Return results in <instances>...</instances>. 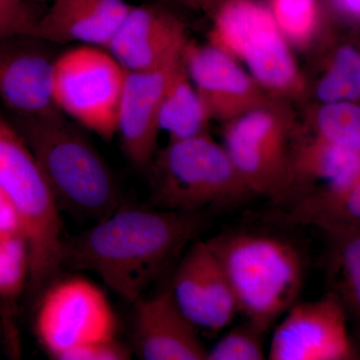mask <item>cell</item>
<instances>
[{"label": "cell", "instance_id": "obj_10", "mask_svg": "<svg viewBox=\"0 0 360 360\" xmlns=\"http://www.w3.org/2000/svg\"><path fill=\"white\" fill-rule=\"evenodd\" d=\"M270 343V360L359 359L348 333L347 312L333 293L314 302H296Z\"/></svg>", "mask_w": 360, "mask_h": 360}, {"label": "cell", "instance_id": "obj_26", "mask_svg": "<svg viewBox=\"0 0 360 360\" xmlns=\"http://www.w3.org/2000/svg\"><path fill=\"white\" fill-rule=\"evenodd\" d=\"M264 333L250 322L234 328L206 352L205 360H264Z\"/></svg>", "mask_w": 360, "mask_h": 360}, {"label": "cell", "instance_id": "obj_1", "mask_svg": "<svg viewBox=\"0 0 360 360\" xmlns=\"http://www.w3.org/2000/svg\"><path fill=\"white\" fill-rule=\"evenodd\" d=\"M203 213L120 207L82 234L63 241L61 266L96 274L134 303L205 227Z\"/></svg>", "mask_w": 360, "mask_h": 360}, {"label": "cell", "instance_id": "obj_15", "mask_svg": "<svg viewBox=\"0 0 360 360\" xmlns=\"http://www.w3.org/2000/svg\"><path fill=\"white\" fill-rule=\"evenodd\" d=\"M132 354L144 360H205L198 329L175 302L172 290L142 295L134 303Z\"/></svg>", "mask_w": 360, "mask_h": 360}, {"label": "cell", "instance_id": "obj_17", "mask_svg": "<svg viewBox=\"0 0 360 360\" xmlns=\"http://www.w3.org/2000/svg\"><path fill=\"white\" fill-rule=\"evenodd\" d=\"M32 35L56 45L108 47L131 4L127 0H51Z\"/></svg>", "mask_w": 360, "mask_h": 360}, {"label": "cell", "instance_id": "obj_3", "mask_svg": "<svg viewBox=\"0 0 360 360\" xmlns=\"http://www.w3.org/2000/svg\"><path fill=\"white\" fill-rule=\"evenodd\" d=\"M221 264L238 311L266 333L302 293L305 262L290 239L271 232L233 229L205 241Z\"/></svg>", "mask_w": 360, "mask_h": 360}, {"label": "cell", "instance_id": "obj_16", "mask_svg": "<svg viewBox=\"0 0 360 360\" xmlns=\"http://www.w3.org/2000/svg\"><path fill=\"white\" fill-rule=\"evenodd\" d=\"M179 63L162 70L127 72L116 135L125 158L135 167L148 168L158 153L161 101L172 70Z\"/></svg>", "mask_w": 360, "mask_h": 360}, {"label": "cell", "instance_id": "obj_7", "mask_svg": "<svg viewBox=\"0 0 360 360\" xmlns=\"http://www.w3.org/2000/svg\"><path fill=\"white\" fill-rule=\"evenodd\" d=\"M127 72L105 47L77 44L54 60L52 101L68 120L110 141L116 136Z\"/></svg>", "mask_w": 360, "mask_h": 360}, {"label": "cell", "instance_id": "obj_24", "mask_svg": "<svg viewBox=\"0 0 360 360\" xmlns=\"http://www.w3.org/2000/svg\"><path fill=\"white\" fill-rule=\"evenodd\" d=\"M30 250L25 236L0 239V302L11 309L27 290Z\"/></svg>", "mask_w": 360, "mask_h": 360}, {"label": "cell", "instance_id": "obj_4", "mask_svg": "<svg viewBox=\"0 0 360 360\" xmlns=\"http://www.w3.org/2000/svg\"><path fill=\"white\" fill-rule=\"evenodd\" d=\"M0 187L22 220L30 262L26 292L37 298L63 269L61 212L32 151L1 111Z\"/></svg>", "mask_w": 360, "mask_h": 360}, {"label": "cell", "instance_id": "obj_12", "mask_svg": "<svg viewBox=\"0 0 360 360\" xmlns=\"http://www.w3.org/2000/svg\"><path fill=\"white\" fill-rule=\"evenodd\" d=\"M169 288L180 310L198 330L217 333L238 312L221 264L201 239L191 241L175 269Z\"/></svg>", "mask_w": 360, "mask_h": 360}, {"label": "cell", "instance_id": "obj_23", "mask_svg": "<svg viewBox=\"0 0 360 360\" xmlns=\"http://www.w3.org/2000/svg\"><path fill=\"white\" fill-rule=\"evenodd\" d=\"M309 124L311 134L341 148L360 151L359 103H321Z\"/></svg>", "mask_w": 360, "mask_h": 360}, {"label": "cell", "instance_id": "obj_5", "mask_svg": "<svg viewBox=\"0 0 360 360\" xmlns=\"http://www.w3.org/2000/svg\"><path fill=\"white\" fill-rule=\"evenodd\" d=\"M155 207L202 213L240 205L255 195L224 148L207 132L168 141L149 167Z\"/></svg>", "mask_w": 360, "mask_h": 360}, {"label": "cell", "instance_id": "obj_27", "mask_svg": "<svg viewBox=\"0 0 360 360\" xmlns=\"http://www.w3.org/2000/svg\"><path fill=\"white\" fill-rule=\"evenodd\" d=\"M39 4L0 0V40L32 34L40 16Z\"/></svg>", "mask_w": 360, "mask_h": 360}, {"label": "cell", "instance_id": "obj_21", "mask_svg": "<svg viewBox=\"0 0 360 360\" xmlns=\"http://www.w3.org/2000/svg\"><path fill=\"white\" fill-rule=\"evenodd\" d=\"M210 122L181 58L172 70L161 101L160 130L167 132L169 141H181L207 132Z\"/></svg>", "mask_w": 360, "mask_h": 360}, {"label": "cell", "instance_id": "obj_8", "mask_svg": "<svg viewBox=\"0 0 360 360\" xmlns=\"http://www.w3.org/2000/svg\"><path fill=\"white\" fill-rule=\"evenodd\" d=\"M286 101L274 99L224 123V146L253 194L276 203L283 193L295 122Z\"/></svg>", "mask_w": 360, "mask_h": 360}, {"label": "cell", "instance_id": "obj_30", "mask_svg": "<svg viewBox=\"0 0 360 360\" xmlns=\"http://www.w3.org/2000/svg\"><path fill=\"white\" fill-rule=\"evenodd\" d=\"M8 198H7L6 193H4V189L0 187V210L6 205L7 201H8Z\"/></svg>", "mask_w": 360, "mask_h": 360}, {"label": "cell", "instance_id": "obj_18", "mask_svg": "<svg viewBox=\"0 0 360 360\" xmlns=\"http://www.w3.org/2000/svg\"><path fill=\"white\" fill-rule=\"evenodd\" d=\"M359 174L360 151L341 148L311 132L295 131L288 180L276 205H290L314 187Z\"/></svg>", "mask_w": 360, "mask_h": 360}, {"label": "cell", "instance_id": "obj_9", "mask_svg": "<svg viewBox=\"0 0 360 360\" xmlns=\"http://www.w3.org/2000/svg\"><path fill=\"white\" fill-rule=\"evenodd\" d=\"M37 298L33 328L51 359L92 341L117 336V319L104 291L78 276L56 277Z\"/></svg>", "mask_w": 360, "mask_h": 360}, {"label": "cell", "instance_id": "obj_6", "mask_svg": "<svg viewBox=\"0 0 360 360\" xmlns=\"http://www.w3.org/2000/svg\"><path fill=\"white\" fill-rule=\"evenodd\" d=\"M210 44L221 49L276 98L302 96L307 82L291 44L266 4L259 0H226L215 14Z\"/></svg>", "mask_w": 360, "mask_h": 360}, {"label": "cell", "instance_id": "obj_2", "mask_svg": "<svg viewBox=\"0 0 360 360\" xmlns=\"http://www.w3.org/2000/svg\"><path fill=\"white\" fill-rule=\"evenodd\" d=\"M9 120L34 156L60 212L98 221L120 207L115 174L82 127L59 111Z\"/></svg>", "mask_w": 360, "mask_h": 360}, {"label": "cell", "instance_id": "obj_25", "mask_svg": "<svg viewBox=\"0 0 360 360\" xmlns=\"http://www.w3.org/2000/svg\"><path fill=\"white\" fill-rule=\"evenodd\" d=\"M270 13L291 45L305 47L319 23V0H269Z\"/></svg>", "mask_w": 360, "mask_h": 360}, {"label": "cell", "instance_id": "obj_29", "mask_svg": "<svg viewBox=\"0 0 360 360\" xmlns=\"http://www.w3.org/2000/svg\"><path fill=\"white\" fill-rule=\"evenodd\" d=\"M333 6L342 15L352 20H359L360 15V0H331Z\"/></svg>", "mask_w": 360, "mask_h": 360}, {"label": "cell", "instance_id": "obj_11", "mask_svg": "<svg viewBox=\"0 0 360 360\" xmlns=\"http://www.w3.org/2000/svg\"><path fill=\"white\" fill-rule=\"evenodd\" d=\"M182 60L210 122H229L276 99L236 58L214 45L189 40Z\"/></svg>", "mask_w": 360, "mask_h": 360}, {"label": "cell", "instance_id": "obj_20", "mask_svg": "<svg viewBox=\"0 0 360 360\" xmlns=\"http://www.w3.org/2000/svg\"><path fill=\"white\" fill-rule=\"evenodd\" d=\"M326 234L324 276L328 292L340 300L347 314L360 311V225Z\"/></svg>", "mask_w": 360, "mask_h": 360}, {"label": "cell", "instance_id": "obj_14", "mask_svg": "<svg viewBox=\"0 0 360 360\" xmlns=\"http://www.w3.org/2000/svg\"><path fill=\"white\" fill-rule=\"evenodd\" d=\"M186 25L162 7L131 6L106 49L127 71L162 70L179 63L188 44Z\"/></svg>", "mask_w": 360, "mask_h": 360}, {"label": "cell", "instance_id": "obj_22", "mask_svg": "<svg viewBox=\"0 0 360 360\" xmlns=\"http://www.w3.org/2000/svg\"><path fill=\"white\" fill-rule=\"evenodd\" d=\"M321 103H359L360 56L352 45H341L329 59L315 87Z\"/></svg>", "mask_w": 360, "mask_h": 360}, {"label": "cell", "instance_id": "obj_32", "mask_svg": "<svg viewBox=\"0 0 360 360\" xmlns=\"http://www.w3.org/2000/svg\"><path fill=\"white\" fill-rule=\"evenodd\" d=\"M187 1L193 2V4H200V6H202L203 4H205L206 0H187Z\"/></svg>", "mask_w": 360, "mask_h": 360}, {"label": "cell", "instance_id": "obj_13", "mask_svg": "<svg viewBox=\"0 0 360 360\" xmlns=\"http://www.w3.org/2000/svg\"><path fill=\"white\" fill-rule=\"evenodd\" d=\"M56 46L32 34L0 40V103L11 115L32 117L58 111L51 91Z\"/></svg>", "mask_w": 360, "mask_h": 360}, {"label": "cell", "instance_id": "obj_31", "mask_svg": "<svg viewBox=\"0 0 360 360\" xmlns=\"http://www.w3.org/2000/svg\"><path fill=\"white\" fill-rule=\"evenodd\" d=\"M6 1H27L37 2V4H45V2H49L51 0H6Z\"/></svg>", "mask_w": 360, "mask_h": 360}, {"label": "cell", "instance_id": "obj_28", "mask_svg": "<svg viewBox=\"0 0 360 360\" xmlns=\"http://www.w3.org/2000/svg\"><path fill=\"white\" fill-rule=\"evenodd\" d=\"M131 348L116 338L92 341L68 350L60 360H127L132 357Z\"/></svg>", "mask_w": 360, "mask_h": 360}, {"label": "cell", "instance_id": "obj_19", "mask_svg": "<svg viewBox=\"0 0 360 360\" xmlns=\"http://www.w3.org/2000/svg\"><path fill=\"white\" fill-rule=\"evenodd\" d=\"M281 219L326 232L360 225V174L310 189L285 206Z\"/></svg>", "mask_w": 360, "mask_h": 360}]
</instances>
